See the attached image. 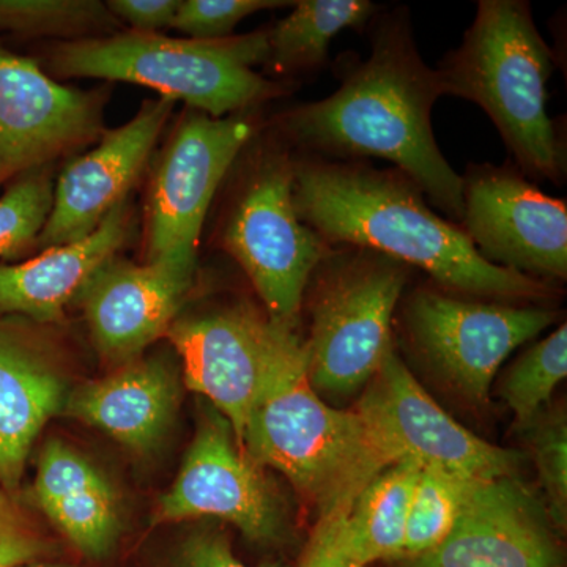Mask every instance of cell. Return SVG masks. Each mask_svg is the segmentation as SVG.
I'll use <instances>...</instances> for the list:
<instances>
[{"label":"cell","instance_id":"25","mask_svg":"<svg viewBox=\"0 0 567 567\" xmlns=\"http://www.w3.org/2000/svg\"><path fill=\"white\" fill-rule=\"evenodd\" d=\"M477 481L483 480H470L432 466L421 468L410 505L402 559L420 557L446 539Z\"/></svg>","mask_w":567,"mask_h":567},{"label":"cell","instance_id":"34","mask_svg":"<svg viewBox=\"0 0 567 567\" xmlns=\"http://www.w3.org/2000/svg\"><path fill=\"white\" fill-rule=\"evenodd\" d=\"M21 567H44V566H21Z\"/></svg>","mask_w":567,"mask_h":567},{"label":"cell","instance_id":"10","mask_svg":"<svg viewBox=\"0 0 567 567\" xmlns=\"http://www.w3.org/2000/svg\"><path fill=\"white\" fill-rule=\"evenodd\" d=\"M357 409L395 461L445 470L470 480L516 477L525 456L492 445L436 404L401 360L395 347L371 380Z\"/></svg>","mask_w":567,"mask_h":567},{"label":"cell","instance_id":"20","mask_svg":"<svg viewBox=\"0 0 567 567\" xmlns=\"http://www.w3.org/2000/svg\"><path fill=\"white\" fill-rule=\"evenodd\" d=\"M66 382L24 334L0 324V487L14 491L43 425L63 412Z\"/></svg>","mask_w":567,"mask_h":567},{"label":"cell","instance_id":"1","mask_svg":"<svg viewBox=\"0 0 567 567\" xmlns=\"http://www.w3.org/2000/svg\"><path fill=\"white\" fill-rule=\"evenodd\" d=\"M371 25L369 58L346 65L333 95L287 112L284 130L320 158L374 156L393 163L461 226L462 175L446 162L432 130V107L443 96L439 74L421 59L406 10L379 13Z\"/></svg>","mask_w":567,"mask_h":567},{"label":"cell","instance_id":"14","mask_svg":"<svg viewBox=\"0 0 567 567\" xmlns=\"http://www.w3.org/2000/svg\"><path fill=\"white\" fill-rule=\"evenodd\" d=\"M197 256L137 265L114 256L100 265L76 295L104 358L118 365L167 333L193 286Z\"/></svg>","mask_w":567,"mask_h":567},{"label":"cell","instance_id":"17","mask_svg":"<svg viewBox=\"0 0 567 567\" xmlns=\"http://www.w3.org/2000/svg\"><path fill=\"white\" fill-rule=\"evenodd\" d=\"M174 106L173 100L163 96L145 102L132 121L66 164L54 185L51 213L35 244L41 251L89 237L126 199Z\"/></svg>","mask_w":567,"mask_h":567},{"label":"cell","instance_id":"16","mask_svg":"<svg viewBox=\"0 0 567 567\" xmlns=\"http://www.w3.org/2000/svg\"><path fill=\"white\" fill-rule=\"evenodd\" d=\"M543 499L520 477L477 481L456 527L404 567H565Z\"/></svg>","mask_w":567,"mask_h":567},{"label":"cell","instance_id":"35","mask_svg":"<svg viewBox=\"0 0 567 567\" xmlns=\"http://www.w3.org/2000/svg\"><path fill=\"white\" fill-rule=\"evenodd\" d=\"M0 494H3V492H2V491H0Z\"/></svg>","mask_w":567,"mask_h":567},{"label":"cell","instance_id":"6","mask_svg":"<svg viewBox=\"0 0 567 567\" xmlns=\"http://www.w3.org/2000/svg\"><path fill=\"white\" fill-rule=\"evenodd\" d=\"M409 265L358 246H330L311 279L308 380L327 401L361 394L394 349L393 320Z\"/></svg>","mask_w":567,"mask_h":567},{"label":"cell","instance_id":"26","mask_svg":"<svg viewBox=\"0 0 567 567\" xmlns=\"http://www.w3.org/2000/svg\"><path fill=\"white\" fill-rule=\"evenodd\" d=\"M115 18L99 0H0V29L76 41L112 28Z\"/></svg>","mask_w":567,"mask_h":567},{"label":"cell","instance_id":"11","mask_svg":"<svg viewBox=\"0 0 567 567\" xmlns=\"http://www.w3.org/2000/svg\"><path fill=\"white\" fill-rule=\"evenodd\" d=\"M254 123L241 114L193 112L164 152L148 196L147 262L197 256V241L216 189L246 144Z\"/></svg>","mask_w":567,"mask_h":567},{"label":"cell","instance_id":"12","mask_svg":"<svg viewBox=\"0 0 567 567\" xmlns=\"http://www.w3.org/2000/svg\"><path fill=\"white\" fill-rule=\"evenodd\" d=\"M252 305L237 303L175 319L167 338L182 357L186 386L205 395L241 446L264 377L286 336L297 330Z\"/></svg>","mask_w":567,"mask_h":567},{"label":"cell","instance_id":"7","mask_svg":"<svg viewBox=\"0 0 567 567\" xmlns=\"http://www.w3.org/2000/svg\"><path fill=\"white\" fill-rule=\"evenodd\" d=\"M527 305L472 300L439 287H420L402 308L406 344L432 374L475 405L488 402L507 357L557 320Z\"/></svg>","mask_w":567,"mask_h":567},{"label":"cell","instance_id":"4","mask_svg":"<svg viewBox=\"0 0 567 567\" xmlns=\"http://www.w3.org/2000/svg\"><path fill=\"white\" fill-rule=\"evenodd\" d=\"M435 71L443 95L483 107L522 174L561 185L565 144L547 112L554 52L528 2L481 0L461 47Z\"/></svg>","mask_w":567,"mask_h":567},{"label":"cell","instance_id":"5","mask_svg":"<svg viewBox=\"0 0 567 567\" xmlns=\"http://www.w3.org/2000/svg\"><path fill=\"white\" fill-rule=\"evenodd\" d=\"M268 58L265 31L213 41L132 31L58 44L51 69L62 78L145 85L221 118L282 95V85L252 70Z\"/></svg>","mask_w":567,"mask_h":567},{"label":"cell","instance_id":"27","mask_svg":"<svg viewBox=\"0 0 567 567\" xmlns=\"http://www.w3.org/2000/svg\"><path fill=\"white\" fill-rule=\"evenodd\" d=\"M54 183L32 171L0 197V257L10 259L35 245L48 221Z\"/></svg>","mask_w":567,"mask_h":567},{"label":"cell","instance_id":"30","mask_svg":"<svg viewBox=\"0 0 567 567\" xmlns=\"http://www.w3.org/2000/svg\"><path fill=\"white\" fill-rule=\"evenodd\" d=\"M43 551V540L35 529L14 509L6 494H0V567L28 566Z\"/></svg>","mask_w":567,"mask_h":567},{"label":"cell","instance_id":"33","mask_svg":"<svg viewBox=\"0 0 567 567\" xmlns=\"http://www.w3.org/2000/svg\"><path fill=\"white\" fill-rule=\"evenodd\" d=\"M181 567H249L235 557L229 540L221 533H197L183 546ZM257 567H286L281 563H267Z\"/></svg>","mask_w":567,"mask_h":567},{"label":"cell","instance_id":"23","mask_svg":"<svg viewBox=\"0 0 567 567\" xmlns=\"http://www.w3.org/2000/svg\"><path fill=\"white\" fill-rule=\"evenodd\" d=\"M379 13L380 7L369 0H298L292 13L268 31V63L279 73L320 69L339 32H363Z\"/></svg>","mask_w":567,"mask_h":567},{"label":"cell","instance_id":"32","mask_svg":"<svg viewBox=\"0 0 567 567\" xmlns=\"http://www.w3.org/2000/svg\"><path fill=\"white\" fill-rule=\"evenodd\" d=\"M106 7L115 20L132 25L133 32L158 33L173 28L181 0H110Z\"/></svg>","mask_w":567,"mask_h":567},{"label":"cell","instance_id":"21","mask_svg":"<svg viewBox=\"0 0 567 567\" xmlns=\"http://www.w3.org/2000/svg\"><path fill=\"white\" fill-rule=\"evenodd\" d=\"M37 503L87 557L106 555L118 532L114 488L96 466L61 440H50L37 468Z\"/></svg>","mask_w":567,"mask_h":567},{"label":"cell","instance_id":"18","mask_svg":"<svg viewBox=\"0 0 567 567\" xmlns=\"http://www.w3.org/2000/svg\"><path fill=\"white\" fill-rule=\"evenodd\" d=\"M178 380L163 357L136 358L114 374L70 391L63 412L130 450H152L173 423Z\"/></svg>","mask_w":567,"mask_h":567},{"label":"cell","instance_id":"24","mask_svg":"<svg viewBox=\"0 0 567 567\" xmlns=\"http://www.w3.org/2000/svg\"><path fill=\"white\" fill-rule=\"evenodd\" d=\"M567 375V324L525 350L499 382V395L514 413L524 434L546 410L555 390Z\"/></svg>","mask_w":567,"mask_h":567},{"label":"cell","instance_id":"9","mask_svg":"<svg viewBox=\"0 0 567 567\" xmlns=\"http://www.w3.org/2000/svg\"><path fill=\"white\" fill-rule=\"evenodd\" d=\"M461 227L496 267L537 279L566 281L567 207L516 167L470 164Z\"/></svg>","mask_w":567,"mask_h":567},{"label":"cell","instance_id":"3","mask_svg":"<svg viewBox=\"0 0 567 567\" xmlns=\"http://www.w3.org/2000/svg\"><path fill=\"white\" fill-rule=\"evenodd\" d=\"M241 447L256 464L282 473L319 517L350 511L361 491L398 462L357 406L339 410L316 393L298 328L264 377Z\"/></svg>","mask_w":567,"mask_h":567},{"label":"cell","instance_id":"29","mask_svg":"<svg viewBox=\"0 0 567 567\" xmlns=\"http://www.w3.org/2000/svg\"><path fill=\"white\" fill-rule=\"evenodd\" d=\"M282 0H181L173 29L186 39L213 41L233 37L234 29L257 11L293 7Z\"/></svg>","mask_w":567,"mask_h":567},{"label":"cell","instance_id":"28","mask_svg":"<svg viewBox=\"0 0 567 567\" xmlns=\"http://www.w3.org/2000/svg\"><path fill=\"white\" fill-rule=\"evenodd\" d=\"M529 451L544 491V505L555 528L567 522V421L561 410H544L527 431Z\"/></svg>","mask_w":567,"mask_h":567},{"label":"cell","instance_id":"19","mask_svg":"<svg viewBox=\"0 0 567 567\" xmlns=\"http://www.w3.org/2000/svg\"><path fill=\"white\" fill-rule=\"evenodd\" d=\"M128 199L118 204L89 237L47 249L35 259L0 265V315L58 322L93 271L117 256L130 235Z\"/></svg>","mask_w":567,"mask_h":567},{"label":"cell","instance_id":"2","mask_svg":"<svg viewBox=\"0 0 567 567\" xmlns=\"http://www.w3.org/2000/svg\"><path fill=\"white\" fill-rule=\"evenodd\" d=\"M293 203L328 246L385 254L425 271L446 292L507 305L554 293L547 282L488 264L464 229L432 212L398 169L308 155L293 162Z\"/></svg>","mask_w":567,"mask_h":567},{"label":"cell","instance_id":"8","mask_svg":"<svg viewBox=\"0 0 567 567\" xmlns=\"http://www.w3.org/2000/svg\"><path fill=\"white\" fill-rule=\"evenodd\" d=\"M223 246L251 279L267 315L298 327L309 279L330 246L298 216L289 156H270L246 182Z\"/></svg>","mask_w":567,"mask_h":567},{"label":"cell","instance_id":"15","mask_svg":"<svg viewBox=\"0 0 567 567\" xmlns=\"http://www.w3.org/2000/svg\"><path fill=\"white\" fill-rule=\"evenodd\" d=\"M102 104L0 47V182L95 141Z\"/></svg>","mask_w":567,"mask_h":567},{"label":"cell","instance_id":"22","mask_svg":"<svg viewBox=\"0 0 567 567\" xmlns=\"http://www.w3.org/2000/svg\"><path fill=\"white\" fill-rule=\"evenodd\" d=\"M421 468L412 458H401L357 496L342 525L346 550L354 565L404 558L406 522Z\"/></svg>","mask_w":567,"mask_h":567},{"label":"cell","instance_id":"31","mask_svg":"<svg viewBox=\"0 0 567 567\" xmlns=\"http://www.w3.org/2000/svg\"><path fill=\"white\" fill-rule=\"evenodd\" d=\"M349 511L319 517L298 567H360L347 554L342 525Z\"/></svg>","mask_w":567,"mask_h":567},{"label":"cell","instance_id":"13","mask_svg":"<svg viewBox=\"0 0 567 567\" xmlns=\"http://www.w3.org/2000/svg\"><path fill=\"white\" fill-rule=\"evenodd\" d=\"M199 517L230 522L257 543L274 539L282 527L274 488L218 410L200 420L181 473L155 513L156 524Z\"/></svg>","mask_w":567,"mask_h":567}]
</instances>
